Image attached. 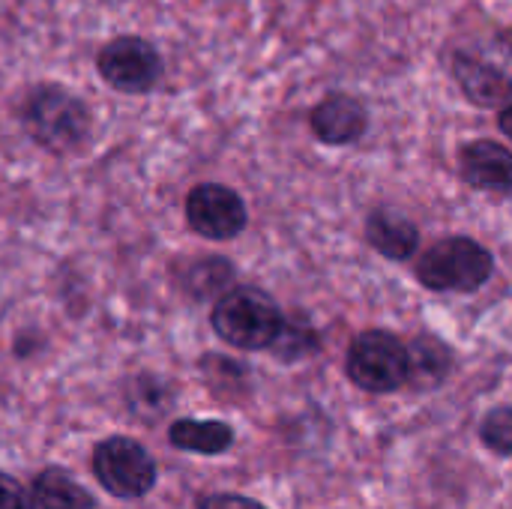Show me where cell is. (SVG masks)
<instances>
[{
  "instance_id": "obj_8",
  "label": "cell",
  "mask_w": 512,
  "mask_h": 509,
  "mask_svg": "<svg viewBox=\"0 0 512 509\" xmlns=\"http://www.w3.org/2000/svg\"><path fill=\"white\" fill-rule=\"evenodd\" d=\"M309 126L318 141H324L330 147H342V144H354L366 132L369 114H366L363 102H357L354 96L336 93L312 108Z\"/></svg>"
},
{
  "instance_id": "obj_1",
  "label": "cell",
  "mask_w": 512,
  "mask_h": 509,
  "mask_svg": "<svg viewBox=\"0 0 512 509\" xmlns=\"http://www.w3.org/2000/svg\"><path fill=\"white\" fill-rule=\"evenodd\" d=\"M21 132L51 156L81 153L93 138L90 105L63 84H33L15 108Z\"/></svg>"
},
{
  "instance_id": "obj_2",
  "label": "cell",
  "mask_w": 512,
  "mask_h": 509,
  "mask_svg": "<svg viewBox=\"0 0 512 509\" xmlns=\"http://www.w3.org/2000/svg\"><path fill=\"white\" fill-rule=\"evenodd\" d=\"M282 321H285V315H282L279 303L267 291L252 288V285L228 288L210 312L213 333L240 351L270 348L282 330Z\"/></svg>"
},
{
  "instance_id": "obj_10",
  "label": "cell",
  "mask_w": 512,
  "mask_h": 509,
  "mask_svg": "<svg viewBox=\"0 0 512 509\" xmlns=\"http://www.w3.org/2000/svg\"><path fill=\"white\" fill-rule=\"evenodd\" d=\"M462 177L486 192H512V153L498 141H471L462 147Z\"/></svg>"
},
{
  "instance_id": "obj_13",
  "label": "cell",
  "mask_w": 512,
  "mask_h": 509,
  "mask_svg": "<svg viewBox=\"0 0 512 509\" xmlns=\"http://www.w3.org/2000/svg\"><path fill=\"white\" fill-rule=\"evenodd\" d=\"M168 441L195 456H222L234 444V429L222 420H195V417H180L168 429Z\"/></svg>"
},
{
  "instance_id": "obj_17",
  "label": "cell",
  "mask_w": 512,
  "mask_h": 509,
  "mask_svg": "<svg viewBox=\"0 0 512 509\" xmlns=\"http://www.w3.org/2000/svg\"><path fill=\"white\" fill-rule=\"evenodd\" d=\"M483 444L501 456H512V408H498L483 420Z\"/></svg>"
},
{
  "instance_id": "obj_14",
  "label": "cell",
  "mask_w": 512,
  "mask_h": 509,
  "mask_svg": "<svg viewBox=\"0 0 512 509\" xmlns=\"http://www.w3.org/2000/svg\"><path fill=\"white\" fill-rule=\"evenodd\" d=\"M39 509H96V498L63 468H45L30 489Z\"/></svg>"
},
{
  "instance_id": "obj_9",
  "label": "cell",
  "mask_w": 512,
  "mask_h": 509,
  "mask_svg": "<svg viewBox=\"0 0 512 509\" xmlns=\"http://www.w3.org/2000/svg\"><path fill=\"white\" fill-rule=\"evenodd\" d=\"M234 279V261L225 255H195L174 264V282L192 300H219L228 288H234Z\"/></svg>"
},
{
  "instance_id": "obj_16",
  "label": "cell",
  "mask_w": 512,
  "mask_h": 509,
  "mask_svg": "<svg viewBox=\"0 0 512 509\" xmlns=\"http://www.w3.org/2000/svg\"><path fill=\"white\" fill-rule=\"evenodd\" d=\"M315 330L306 321H282V330L276 336V342L270 345L282 360H297L306 357L309 351H315Z\"/></svg>"
},
{
  "instance_id": "obj_15",
  "label": "cell",
  "mask_w": 512,
  "mask_h": 509,
  "mask_svg": "<svg viewBox=\"0 0 512 509\" xmlns=\"http://www.w3.org/2000/svg\"><path fill=\"white\" fill-rule=\"evenodd\" d=\"M450 351L432 339H420L408 348V381H438L447 375Z\"/></svg>"
},
{
  "instance_id": "obj_18",
  "label": "cell",
  "mask_w": 512,
  "mask_h": 509,
  "mask_svg": "<svg viewBox=\"0 0 512 509\" xmlns=\"http://www.w3.org/2000/svg\"><path fill=\"white\" fill-rule=\"evenodd\" d=\"M0 509H36L33 495L24 492V486L0 471Z\"/></svg>"
},
{
  "instance_id": "obj_20",
  "label": "cell",
  "mask_w": 512,
  "mask_h": 509,
  "mask_svg": "<svg viewBox=\"0 0 512 509\" xmlns=\"http://www.w3.org/2000/svg\"><path fill=\"white\" fill-rule=\"evenodd\" d=\"M501 129H504V132L512 138V102L504 108V111H501Z\"/></svg>"
},
{
  "instance_id": "obj_5",
  "label": "cell",
  "mask_w": 512,
  "mask_h": 509,
  "mask_svg": "<svg viewBox=\"0 0 512 509\" xmlns=\"http://www.w3.org/2000/svg\"><path fill=\"white\" fill-rule=\"evenodd\" d=\"M348 378L366 393H393L408 384V348L384 330L360 333L345 360Z\"/></svg>"
},
{
  "instance_id": "obj_7",
  "label": "cell",
  "mask_w": 512,
  "mask_h": 509,
  "mask_svg": "<svg viewBox=\"0 0 512 509\" xmlns=\"http://www.w3.org/2000/svg\"><path fill=\"white\" fill-rule=\"evenodd\" d=\"M183 216L192 234L213 240V243H225L234 240L246 231L249 222V210L246 201L237 189L225 186V183H198L186 192L183 201Z\"/></svg>"
},
{
  "instance_id": "obj_12",
  "label": "cell",
  "mask_w": 512,
  "mask_h": 509,
  "mask_svg": "<svg viewBox=\"0 0 512 509\" xmlns=\"http://www.w3.org/2000/svg\"><path fill=\"white\" fill-rule=\"evenodd\" d=\"M453 75L459 87L468 93V99H474L477 105H501L504 99H512L510 78L480 57L459 51L453 57Z\"/></svg>"
},
{
  "instance_id": "obj_11",
  "label": "cell",
  "mask_w": 512,
  "mask_h": 509,
  "mask_svg": "<svg viewBox=\"0 0 512 509\" xmlns=\"http://www.w3.org/2000/svg\"><path fill=\"white\" fill-rule=\"evenodd\" d=\"M366 240L375 252H381L390 261H405L417 252L420 231L417 225L396 213V210H372L366 219Z\"/></svg>"
},
{
  "instance_id": "obj_19",
  "label": "cell",
  "mask_w": 512,
  "mask_h": 509,
  "mask_svg": "<svg viewBox=\"0 0 512 509\" xmlns=\"http://www.w3.org/2000/svg\"><path fill=\"white\" fill-rule=\"evenodd\" d=\"M198 509H267L264 504L246 498V495H231V492H219V495H204L198 501Z\"/></svg>"
},
{
  "instance_id": "obj_4",
  "label": "cell",
  "mask_w": 512,
  "mask_h": 509,
  "mask_svg": "<svg viewBox=\"0 0 512 509\" xmlns=\"http://www.w3.org/2000/svg\"><path fill=\"white\" fill-rule=\"evenodd\" d=\"M96 72L123 96H147L165 78V60L159 48L144 36H114L96 51Z\"/></svg>"
},
{
  "instance_id": "obj_6",
  "label": "cell",
  "mask_w": 512,
  "mask_h": 509,
  "mask_svg": "<svg viewBox=\"0 0 512 509\" xmlns=\"http://www.w3.org/2000/svg\"><path fill=\"white\" fill-rule=\"evenodd\" d=\"M93 474L99 486L123 501L144 498L156 486V462L144 450L141 441L114 435L96 444L93 450Z\"/></svg>"
},
{
  "instance_id": "obj_3",
  "label": "cell",
  "mask_w": 512,
  "mask_h": 509,
  "mask_svg": "<svg viewBox=\"0 0 512 509\" xmlns=\"http://www.w3.org/2000/svg\"><path fill=\"white\" fill-rule=\"evenodd\" d=\"M495 270L492 252L471 237H447L435 243L417 267V279L432 291H477Z\"/></svg>"
}]
</instances>
